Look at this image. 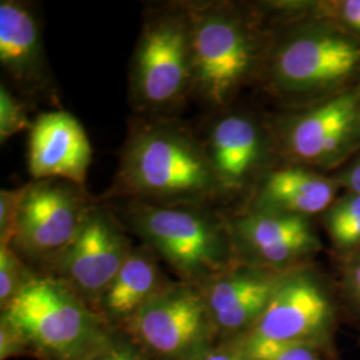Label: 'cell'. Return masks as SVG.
<instances>
[{
    "instance_id": "obj_1",
    "label": "cell",
    "mask_w": 360,
    "mask_h": 360,
    "mask_svg": "<svg viewBox=\"0 0 360 360\" xmlns=\"http://www.w3.org/2000/svg\"><path fill=\"white\" fill-rule=\"evenodd\" d=\"M259 80L290 108L319 103L360 86V38L326 18L267 26Z\"/></svg>"
},
{
    "instance_id": "obj_2",
    "label": "cell",
    "mask_w": 360,
    "mask_h": 360,
    "mask_svg": "<svg viewBox=\"0 0 360 360\" xmlns=\"http://www.w3.org/2000/svg\"><path fill=\"white\" fill-rule=\"evenodd\" d=\"M116 190L153 205H205L223 198L205 144L165 123L143 126L129 135Z\"/></svg>"
},
{
    "instance_id": "obj_3",
    "label": "cell",
    "mask_w": 360,
    "mask_h": 360,
    "mask_svg": "<svg viewBox=\"0 0 360 360\" xmlns=\"http://www.w3.org/2000/svg\"><path fill=\"white\" fill-rule=\"evenodd\" d=\"M187 15L193 91L210 105L227 108L239 91L259 80L269 28L252 4H205L190 8Z\"/></svg>"
},
{
    "instance_id": "obj_4",
    "label": "cell",
    "mask_w": 360,
    "mask_h": 360,
    "mask_svg": "<svg viewBox=\"0 0 360 360\" xmlns=\"http://www.w3.org/2000/svg\"><path fill=\"white\" fill-rule=\"evenodd\" d=\"M127 218L146 247L186 283L200 285L238 263L227 217L203 203L153 205L134 200Z\"/></svg>"
},
{
    "instance_id": "obj_5",
    "label": "cell",
    "mask_w": 360,
    "mask_h": 360,
    "mask_svg": "<svg viewBox=\"0 0 360 360\" xmlns=\"http://www.w3.org/2000/svg\"><path fill=\"white\" fill-rule=\"evenodd\" d=\"M1 316L52 359L91 360L112 347L82 296L60 278L32 276Z\"/></svg>"
},
{
    "instance_id": "obj_6",
    "label": "cell",
    "mask_w": 360,
    "mask_h": 360,
    "mask_svg": "<svg viewBox=\"0 0 360 360\" xmlns=\"http://www.w3.org/2000/svg\"><path fill=\"white\" fill-rule=\"evenodd\" d=\"M343 309L336 279L316 262L284 272L257 324L248 334L306 345L339 360L336 338Z\"/></svg>"
},
{
    "instance_id": "obj_7",
    "label": "cell",
    "mask_w": 360,
    "mask_h": 360,
    "mask_svg": "<svg viewBox=\"0 0 360 360\" xmlns=\"http://www.w3.org/2000/svg\"><path fill=\"white\" fill-rule=\"evenodd\" d=\"M269 123L279 163L331 174L360 150V86Z\"/></svg>"
},
{
    "instance_id": "obj_8",
    "label": "cell",
    "mask_w": 360,
    "mask_h": 360,
    "mask_svg": "<svg viewBox=\"0 0 360 360\" xmlns=\"http://www.w3.org/2000/svg\"><path fill=\"white\" fill-rule=\"evenodd\" d=\"M193 68L187 11L153 18L132 60L131 91L141 108L176 105L193 91Z\"/></svg>"
},
{
    "instance_id": "obj_9",
    "label": "cell",
    "mask_w": 360,
    "mask_h": 360,
    "mask_svg": "<svg viewBox=\"0 0 360 360\" xmlns=\"http://www.w3.org/2000/svg\"><path fill=\"white\" fill-rule=\"evenodd\" d=\"M143 346L172 360H198L211 349L218 330L193 284H168L129 321Z\"/></svg>"
},
{
    "instance_id": "obj_10",
    "label": "cell",
    "mask_w": 360,
    "mask_h": 360,
    "mask_svg": "<svg viewBox=\"0 0 360 360\" xmlns=\"http://www.w3.org/2000/svg\"><path fill=\"white\" fill-rule=\"evenodd\" d=\"M227 220L238 263L285 272L324 250L316 219L240 208Z\"/></svg>"
},
{
    "instance_id": "obj_11",
    "label": "cell",
    "mask_w": 360,
    "mask_h": 360,
    "mask_svg": "<svg viewBox=\"0 0 360 360\" xmlns=\"http://www.w3.org/2000/svg\"><path fill=\"white\" fill-rule=\"evenodd\" d=\"M223 198H245L279 165L270 123L251 111H230L212 123L205 144Z\"/></svg>"
},
{
    "instance_id": "obj_12",
    "label": "cell",
    "mask_w": 360,
    "mask_h": 360,
    "mask_svg": "<svg viewBox=\"0 0 360 360\" xmlns=\"http://www.w3.org/2000/svg\"><path fill=\"white\" fill-rule=\"evenodd\" d=\"M90 208L80 186L35 180L27 184L11 247L28 257L56 260L75 240Z\"/></svg>"
},
{
    "instance_id": "obj_13",
    "label": "cell",
    "mask_w": 360,
    "mask_h": 360,
    "mask_svg": "<svg viewBox=\"0 0 360 360\" xmlns=\"http://www.w3.org/2000/svg\"><path fill=\"white\" fill-rule=\"evenodd\" d=\"M131 250L112 215L91 207L75 240L56 259L60 279L77 295L101 300Z\"/></svg>"
},
{
    "instance_id": "obj_14",
    "label": "cell",
    "mask_w": 360,
    "mask_h": 360,
    "mask_svg": "<svg viewBox=\"0 0 360 360\" xmlns=\"http://www.w3.org/2000/svg\"><path fill=\"white\" fill-rule=\"evenodd\" d=\"M287 272V271H285ZM284 272L235 263L199 287L211 318L230 340L248 334L267 307Z\"/></svg>"
},
{
    "instance_id": "obj_15",
    "label": "cell",
    "mask_w": 360,
    "mask_h": 360,
    "mask_svg": "<svg viewBox=\"0 0 360 360\" xmlns=\"http://www.w3.org/2000/svg\"><path fill=\"white\" fill-rule=\"evenodd\" d=\"M92 162L90 139L77 117L53 111L31 127L28 171L35 180L59 179L82 186Z\"/></svg>"
},
{
    "instance_id": "obj_16",
    "label": "cell",
    "mask_w": 360,
    "mask_h": 360,
    "mask_svg": "<svg viewBox=\"0 0 360 360\" xmlns=\"http://www.w3.org/2000/svg\"><path fill=\"white\" fill-rule=\"evenodd\" d=\"M342 191L340 184L330 174L279 163L259 179L245 198L242 210L316 219Z\"/></svg>"
},
{
    "instance_id": "obj_17",
    "label": "cell",
    "mask_w": 360,
    "mask_h": 360,
    "mask_svg": "<svg viewBox=\"0 0 360 360\" xmlns=\"http://www.w3.org/2000/svg\"><path fill=\"white\" fill-rule=\"evenodd\" d=\"M0 63L27 87H38L46 75V58L38 22L27 4L0 3Z\"/></svg>"
},
{
    "instance_id": "obj_18",
    "label": "cell",
    "mask_w": 360,
    "mask_h": 360,
    "mask_svg": "<svg viewBox=\"0 0 360 360\" xmlns=\"http://www.w3.org/2000/svg\"><path fill=\"white\" fill-rule=\"evenodd\" d=\"M167 285L163 283L154 252L148 247L132 248L99 302L110 318L129 322Z\"/></svg>"
},
{
    "instance_id": "obj_19",
    "label": "cell",
    "mask_w": 360,
    "mask_h": 360,
    "mask_svg": "<svg viewBox=\"0 0 360 360\" xmlns=\"http://www.w3.org/2000/svg\"><path fill=\"white\" fill-rule=\"evenodd\" d=\"M335 263L360 248V193L343 190L318 218Z\"/></svg>"
},
{
    "instance_id": "obj_20",
    "label": "cell",
    "mask_w": 360,
    "mask_h": 360,
    "mask_svg": "<svg viewBox=\"0 0 360 360\" xmlns=\"http://www.w3.org/2000/svg\"><path fill=\"white\" fill-rule=\"evenodd\" d=\"M248 360H330L316 348L306 345L269 340L245 334L230 340Z\"/></svg>"
},
{
    "instance_id": "obj_21",
    "label": "cell",
    "mask_w": 360,
    "mask_h": 360,
    "mask_svg": "<svg viewBox=\"0 0 360 360\" xmlns=\"http://www.w3.org/2000/svg\"><path fill=\"white\" fill-rule=\"evenodd\" d=\"M338 291L345 322L360 323V248L336 263Z\"/></svg>"
},
{
    "instance_id": "obj_22",
    "label": "cell",
    "mask_w": 360,
    "mask_h": 360,
    "mask_svg": "<svg viewBox=\"0 0 360 360\" xmlns=\"http://www.w3.org/2000/svg\"><path fill=\"white\" fill-rule=\"evenodd\" d=\"M32 278L11 245H0V303L4 309Z\"/></svg>"
},
{
    "instance_id": "obj_23",
    "label": "cell",
    "mask_w": 360,
    "mask_h": 360,
    "mask_svg": "<svg viewBox=\"0 0 360 360\" xmlns=\"http://www.w3.org/2000/svg\"><path fill=\"white\" fill-rule=\"evenodd\" d=\"M30 124L25 105L13 98V94L0 86V142L6 143Z\"/></svg>"
},
{
    "instance_id": "obj_24",
    "label": "cell",
    "mask_w": 360,
    "mask_h": 360,
    "mask_svg": "<svg viewBox=\"0 0 360 360\" xmlns=\"http://www.w3.org/2000/svg\"><path fill=\"white\" fill-rule=\"evenodd\" d=\"M318 18L330 19L360 38V0H318Z\"/></svg>"
},
{
    "instance_id": "obj_25",
    "label": "cell",
    "mask_w": 360,
    "mask_h": 360,
    "mask_svg": "<svg viewBox=\"0 0 360 360\" xmlns=\"http://www.w3.org/2000/svg\"><path fill=\"white\" fill-rule=\"evenodd\" d=\"M26 191L27 186L18 190L0 191V245H13L16 221Z\"/></svg>"
},
{
    "instance_id": "obj_26",
    "label": "cell",
    "mask_w": 360,
    "mask_h": 360,
    "mask_svg": "<svg viewBox=\"0 0 360 360\" xmlns=\"http://www.w3.org/2000/svg\"><path fill=\"white\" fill-rule=\"evenodd\" d=\"M28 347L26 339L13 327L11 323L1 316L0 323V359L6 360L20 355Z\"/></svg>"
},
{
    "instance_id": "obj_27",
    "label": "cell",
    "mask_w": 360,
    "mask_h": 360,
    "mask_svg": "<svg viewBox=\"0 0 360 360\" xmlns=\"http://www.w3.org/2000/svg\"><path fill=\"white\" fill-rule=\"evenodd\" d=\"M342 187V190L360 193V150L345 166L330 174Z\"/></svg>"
},
{
    "instance_id": "obj_28",
    "label": "cell",
    "mask_w": 360,
    "mask_h": 360,
    "mask_svg": "<svg viewBox=\"0 0 360 360\" xmlns=\"http://www.w3.org/2000/svg\"><path fill=\"white\" fill-rule=\"evenodd\" d=\"M198 360H248L245 355L232 345L227 342L224 346L211 348L200 359Z\"/></svg>"
},
{
    "instance_id": "obj_29",
    "label": "cell",
    "mask_w": 360,
    "mask_h": 360,
    "mask_svg": "<svg viewBox=\"0 0 360 360\" xmlns=\"http://www.w3.org/2000/svg\"><path fill=\"white\" fill-rule=\"evenodd\" d=\"M91 360H144L138 354L126 347H111L108 351Z\"/></svg>"
}]
</instances>
